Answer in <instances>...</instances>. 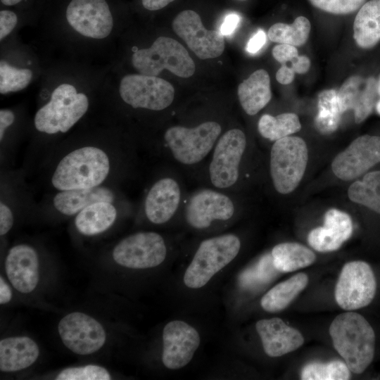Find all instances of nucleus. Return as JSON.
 I'll list each match as a JSON object with an SVG mask.
<instances>
[{
  "label": "nucleus",
  "instance_id": "obj_1",
  "mask_svg": "<svg viewBox=\"0 0 380 380\" xmlns=\"http://www.w3.org/2000/svg\"><path fill=\"white\" fill-rule=\"evenodd\" d=\"M111 170L110 155L96 146H84L65 154L56 164L51 177L58 191L101 186Z\"/></svg>",
  "mask_w": 380,
  "mask_h": 380
},
{
  "label": "nucleus",
  "instance_id": "obj_2",
  "mask_svg": "<svg viewBox=\"0 0 380 380\" xmlns=\"http://www.w3.org/2000/svg\"><path fill=\"white\" fill-rule=\"evenodd\" d=\"M334 346L355 374L362 373L371 364L375 350V334L360 314L348 311L337 315L329 327Z\"/></svg>",
  "mask_w": 380,
  "mask_h": 380
},
{
  "label": "nucleus",
  "instance_id": "obj_3",
  "mask_svg": "<svg viewBox=\"0 0 380 380\" xmlns=\"http://www.w3.org/2000/svg\"><path fill=\"white\" fill-rule=\"evenodd\" d=\"M88 108L89 100L84 94L77 93L71 84H62L53 91L50 101L37 111L35 128L48 134L67 132Z\"/></svg>",
  "mask_w": 380,
  "mask_h": 380
},
{
  "label": "nucleus",
  "instance_id": "obj_4",
  "mask_svg": "<svg viewBox=\"0 0 380 380\" xmlns=\"http://www.w3.org/2000/svg\"><path fill=\"white\" fill-rule=\"evenodd\" d=\"M132 63L139 73L150 76H157L166 69L176 76L187 78L196 69L186 49L177 40L163 36L150 47L135 51Z\"/></svg>",
  "mask_w": 380,
  "mask_h": 380
},
{
  "label": "nucleus",
  "instance_id": "obj_5",
  "mask_svg": "<svg viewBox=\"0 0 380 380\" xmlns=\"http://www.w3.org/2000/svg\"><path fill=\"white\" fill-rule=\"evenodd\" d=\"M240 248L239 239L232 234L204 240L184 273V284L191 289L203 287L235 258Z\"/></svg>",
  "mask_w": 380,
  "mask_h": 380
},
{
  "label": "nucleus",
  "instance_id": "obj_6",
  "mask_svg": "<svg viewBox=\"0 0 380 380\" xmlns=\"http://www.w3.org/2000/svg\"><path fill=\"white\" fill-rule=\"evenodd\" d=\"M305 141L286 137L274 142L270 151V170L274 189L281 194L292 192L301 181L308 163Z\"/></svg>",
  "mask_w": 380,
  "mask_h": 380
},
{
  "label": "nucleus",
  "instance_id": "obj_7",
  "mask_svg": "<svg viewBox=\"0 0 380 380\" xmlns=\"http://www.w3.org/2000/svg\"><path fill=\"white\" fill-rule=\"evenodd\" d=\"M221 132L219 123L207 121L191 128L171 127L165 132L164 139L177 161L191 165L207 156L215 147Z\"/></svg>",
  "mask_w": 380,
  "mask_h": 380
},
{
  "label": "nucleus",
  "instance_id": "obj_8",
  "mask_svg": "<svg viewBox=\"0 0 380 380\" xmlns=\"http://www.w3.org/2000/svg\"><path fill=\"white\" fill-rule=\"evenodd\" d=\"M376 281L370 265L355 260L347 262L339 274L335 299L343 310L352 311L368 305L374 299Z\"/></svg>",
  "mask_w": 380,
  "mask_h": 380
},
{
  "label": "nucleus",
  "instance_id": "obj_9",
  "mask_svg": "<svg viewBox=\"0 0 380 380\" xmlns=\"http://www.w3.org/2000/svg\"><path fill=\"white\" fill-rule=\"evenodd\" d=\"M122 100L134 108L159 111L173 101L175 89L167 81L157 76L129 74L120 82Z\"/></svg>",
  "mask_w": 380,
  "mask_h": 380
},
{
  "label": "nucleus",
  "instance_id": "obj_10",
  "mask_svg": "<svg viewBox=\"0 0 380 380\" xmlns=\"http://www.w3.org/2000/svg\"><path fill=\"white\" fill-rule=\"evenodd\" d=\"M246 146L245 134L239 129H231L218 139L209 165L210 179L215 187L225 189L236 183Z\"/></svg>",
  "mask_w": 380,
  "mask_h": 380
},
{
  "label": "nucleus",
  "instance_id": "obj_11",
  "mask_svg": "<svg viewBox=\"0 0 380 380\" xmlns=\"http://www.w3.org/2000/svg\"><path fill=\"white\" fill-rule=\"evenodd\" d=\"M167 248L163 238L153 232H141L120 241L113 251L114 260L131 269H146L161 264Z\"/></svg>",
  "mask_w": 380,
  "mask_h": 380
},
{
  "label": "nucleus",
  "instance_id": "obj_12",
  "mask_svg": "<svg viewBox=\"0 0 380 380\" xmlns=\"http://www.w3.org/2000/svg\"><path fill=\"white\" fill-rule=\"evenodd\" d=\"M65 18L77 33L95 39L109 36L114 25L107 0H69L65 8Z\"/></svg>",
  "mask_w": 380,
  "mask_h": 380
},
{
  "label": "nucleus",
  "instance_id": "obj_13",
  "mask_svg": "<svg viewBox=\"0 0 380 380\" xmlns=\"http://www.w3.org/2000/svg\"><path fill=\"white\" fill-rule=\"evenodd\" d=\"M172 28L201 59L217 58L224 51L223 34L205 29L199 15L192 10L179 13L172 22Z\"/></svg>",
  "mask_w": 380,
  "mask_h": 380
},
{
  "label": "nucleus",
  "instance_id": "obj_14",
  "mask_svg": "<svg viewBox=\"0 0 380 380\" xmlns=\"http://www.w3.org/2000/svg\"><path fill=\"white\" fill-rule=\"evenodd\" d=\"M59 335L64 345L78 355H89L99 350L106 342L103 326L82 312H72L58 324Z\"/></svg>",
  "mask_w": 380,
  "mask_h": 380
},
{
  "label": "nucleus",
  "instance_id": "obj_15",
  "mask_svg": "<svg viewBox=\"0 0 380 380\" xmlns=\"http://www.w3.org/2000/svg\"><path fill=\"white\" fill-rule=\"evenodd\" d=\"M380 162V137L362 135L339 153L331 163L334 175L344 181L354 179Z\"/></svg>",
  "mask_w": 380,
  "mask_h": 380
},
{
  "label": "nucleus",
  "instance_id": "obj_16",
  "mask_svg": "<svg viewBox=\"0 0 380 380\" xmlns=\"http://www.w3.org/2000/svg\"><path fill=\"white\" fill-rule=\"evenodd\" d=\"M234 210V205L229 196L206 189L196 191L190 197L185 215L191 227L203 229L210 227L215 220H229Z\"/></svg>",
  "mask_w": 380,
  "mask_h": 380
},
{
  "label": "nucleus",
  "instance_id": "obj_17",
  "mask_svg": "<svg viewBox=\"0 0 380 380\" xmlns=\"http://www.w3.org/2000/svg\"><path fill=\"white\" fill-rule=\"evenodd\" d=\"M200 336L192 326L182 320L168 322L163 329L162 360L170 369L184 367L200 344Z\"/></svg>",
  "mask_w": 380,
  "mask_h": 380
},
{
  "label": "nucleus",
  "instance_id": "obj_18",
  "mask_svg": "<svg viewBox=\"0 0 380 380\" xmlns=\"http://www.w3.org/2000/svg\"><path fill=\"white\" fill-rule=\"evenodd\" d=\"M378 82L374 77L365 79L355 75L348 77L341 85L338 97L342 113L353 110L357 123L364 121L376 104Z\"/></svg>",
  "mask_w": 380,
  "mask_h": 380
},
{
  "label": "nucleus",
  "instance_id": "obj_19",
  "mask_svg": "<svg viewBox=\"0 0 380 380\" xmlns=\"http://www.w3.org/2000/svg\"><path fill=\"white\" fill-rule=\"evenodd\" d=\"M5 269L13 286L19 292H32L39 281V258L36 251L27 244L12 247L6 258Z\"/></svg>",
  "mask_w": 380,
  "mask_h": 380
},
{
  "label": "nucleus",
  "instance_id": "obj_20",
  "mask_svg": "<svg viewBox=\"0 0 380 380\" xmlns=\"http://www.w3.org/2000/svg\"><path fill=\"white\" fill-rule=\"evenodd\" d=\"M353 222L348 214L331 208L324 215V226L310 231L308 236L310 246L322 253L338 249L353 233Z\"/></svg>",
  "mask_w": 380,
  "mask_h": 380
},
{
  "label": "nucleus",
  "instance_id": "obj_21",
  "mask_svg": "<svg viewBox=\"0 0 380 380\" xmlns=\"http://www.w3.org/2000/svg\"><path fill=\"white\" fill-rule=\"evenodd\" d=\"M181 190L171 177L156 181L148 190L144 201V212L148 220L156 224L170 220L178 209Z\"/></svg>",
  "mask_w": 380,
  "mask_h": 380
},
{
  "label": "nucleus",
  "instance_id": "obj_22",
  "mask_svg": "<svg viewBox=\"0 0 380 380\" xmlns=\"http://www.w3.org/2000/svg\"><path fill=\"white\" fill-rule=\"evenodd\" d=\"M255 327L264 351L270 357H279L294 351L304 343L299 331L278 317L260 319Z\"/></svg>",
  "mask_w": 380,
  "mask_h": 380
},
{
  "label": "nucleus",
  "instance_id": "obj_23",
  "mask_svg": "<svg viewBox=\"0 0 380 380\" xmlns=\"http://www.w3.org/2000/svg\"><path fill=\"white\" fill-rule=\"evenodd\" d=\"M37 344L27 336L6 338L0 341V369L17 372L32 365L37 359Z\"/></svg>",
  "mask_w": 380,
  "mask_h": 380
},
{
  "label": "nucleus",
  "instance_id": "obj_24",
  "mask_svg": "<svg viewBox=\"0 0 380 380\" xmlns=\"http://www.w3.org/2000/svg\"><path fill=\"white\" fill-rule=\"evenodd\" d=\"M114 200L113 191L101 185L87 189L59 191L53 197V205L61 213L73 215L94 203L113 202Z\"/></svg>",
  "mask_w": 380,
  "mask_h": 380
},
{
  "label": "nucleus",
  "instance_id": "obj_25",
  "mask_svg": "<svg viewBox=\"0 0 380 380\" xmlns=\"http://www.w3.org/2000/svg\"><path fill=\"white\" fill-rule=\"evenodd\" d=\"M240 104L249 115H254L270 101L272 92L268 72L260 69L253 72L238 87Z\"/></svg>",
  "mask_w": 380,
  "mask_h": 380
},
{
  "label": "nucleus",
  "instance_id": "obj_26",
  "mask_svg": "<svg viewBox=\"0 0 380 380\" xmlns=\"http://www.w3.org/2000/svg\"><path fill=\"white\" fill-rule=\"evenodd\" d=\"M117 209L113 202L99 201L80 211L75 217L77 231L85 236H94L108 229L117 218Z\"/></svg>",
  "mask_w": 380,
  "mask_h": 380
},
{
  "label": "nucleus",
  "instance_id": "obj_27",
  "mask_svg": "<svg viewBox=\"0 0 380 380\" xmlns=\"http://www.w3.org/2000/svg\"><path fill=\"white\" fill-rule=\"evenodd\" d=\"M353 37L363 49L372 48L380 41V0L361 6L354 20Z\"/></svg>",
  "mask_w": 380,
  "mask_h": 380
},
{
  "label": "nucleus",
  "instance_id": "obj_28",
  "mask_svg": "<svg viewBox=\"0 0 380 380\" xmlns=\"http://www.w3.org/2000/svg\"><path fill=\"white\" fill-rule=\"evenodd\" d=\"M308 283V275L303 272L298 273L268 291L262 296L260 305L269 312L281 311L305 288Z\"/></svg>",
  "mask_w": 380,
  "mask_h": 380
},
{
  "label": "nucleus",
  "instance_id": "obj_29",
  "mask_svg": "<svg viewBox=\"0 0 380 380\" xmlns=\"http://www.w3.org/2000/svg\"><path fill=\"white\" fill-rule=\"evenodd\" d=\"M271 255L276 269L281 272H290L312 265L315 254L306 246L294 242L281 243L272 250Z\"/></svg>",
  "mask_w": 380,
  "mask_h": 380
},
{
  "label": "nucleus",
  "instance_id": "obj_30",
  "mask_svg": "<svg viewBox=\"0 0 380 380\" xmlns=\"http://www.w3.org/2000/svg\"><path fill=\"white\" fill-rule=\"evenodd\" d=\"M348 198L380 214V170L368 172L348 189Z\"/></svg>",
  "mask_w": 380,
  "mask_h": 380
},
{
  "label": "nucleus",
  "instance_id": "obj_31",
  "mask_svg": "<svg viewBox=\"0 0 380 380\" xmlns=\"http://www.w3.org/2000/svg\"><path fill=\"white\" fill-rule=\"evenodd\" d=\"M258 129L264 138L276 141L300 131L301 125L298 115L293 113L275 117L265 114L258 121Z\"/></svg>",
  "mask_w": 380,
  "mask_h": 380
},
{
  "label": "nucleus",
  "instance_id": "obj_32",
  "mask_svg": "<svg viewBox=\"0 0 380 380\" xmlns=\"http://www.w3.org/2000/svg\"><path fill=\"white\" fill-rule=\"evenodd\" d=\"M338 91L327 89L318 96V113L315 119L317 129L322 134L334 132L340 122L342 115Z\"/></svg>",
  "mask_w": 380,
  "mask_h": 380
},
{
  "label": "nucleus",
  "instance_id": "obj_33",
  "mask_svg": "<svg viewBox=\"0 0 380 380\" xmlns=\"http://www.w3.org/2000/svg\"><path fill=\"white\" fill-rule=\"evenodd\" d=\"M310 31L309 20L299 16L291 25L278 23L272 25L268 30V37L274 42L299 46L306 42Z\"/></svg>",
  "mask_w": 380,
  "mask_h": 380
},
{
  "label": "nucleus",
  "instance_id": "obj_34",
  "mask_svg": "<svg viewBox=\"0 0 380 380\" xmlns=\"http://www.w3.org/2000/svg\"><path fill=\"white\" fill-rule=\"evenodd\" d=\"M350 372L346 362L338 360L312 362L303 368L300 376L303 380H347L350 379Z\"/></svg>",
  "mask_w": 380,
  "mask_h": 380
},
{
  "label": "nucleus",
  "instance_id": "obj_35",
  "mask_svg": "<svg viewBox=\"0 0 380 380\" xmlns=\"http://www.w3.org/2000/svg\"><path fill=\"white\" fill-rule=\"evenodd\" d=\"M32 72L28 68H17L4 61L0 63V93L18 91L31 82Z\"/></svg>",
  "mask_w": 380,
  "mask_h": 380
},
{
  "label": "nucleus",
  "instance_id": "obj_36",
  "mask_svg": "<svg viewBox=\"0 0 380 380\" xmlns=\"http://www.w3.org/2000/svg\"><path fill=\"white\" fill-rule=\"evenodd\" d=\"M278 270L274 265L271 255L263 256L253 267L244 271L240 277L243 286L249 287L270 281Z\"/></svg>",
  "mask_w": 380,
  "mask_h": 380
},
{
  "label": "nucleus",
  "instance_id": "obj_37",
  "mask_svg": "<svg viewBox=\"0 0 380 380\" xmlns=\"http://www.w3.org/2000/svg\"><path fill=\"white\" fill-rule=\"evenodd\" d=\"M110 375L103 367L94 365L68 367L61 371L57 380H109Z\"/></svg>",
  "mask_w": 380,
  "mask_h": 380
},
{
  "label": "nucleus",
  "instance_id": "obj_38",
  "mask_svg": "<svg viewBox=\"0 0 380 380\" xmlns=\"http://www.w3.org/2000/svg\"><path fill=\"white\" fill-rule=\"evenodd\" d=\"M315 7L334 14H348L357 10L366 0H309Z\"/></svg>",
  "mask_w": 380,
  "mask_h": 380
},
{
  "label": "nucleus",
  "instance_id": "obj_39",
  "mask_svg": "<svg viewBox=\"0 0 380 380\" xmlns=\"http://www.w3.org/2000/svg\"><path fill=\"white\" fill-rule=\"evenodd\" d=\"M17 14L9 9L0 11V39L3 40L15 28L18 23Z\"/></svg>",
  "mask_w": 380,
  "mask_h": 380
},
{
  "label": "nucleus",
  "instance_id": "obj_40",
  "mask_svg": "<svg viewBox=\"0 0 380 380\" xmlns=\"http://www.w3.org/2000/svg\"><path fill=\"white\" fill-rule=\"evenodd\" d=\"M272 56L276 61L283 65L288 61L292 62L298 56V51L294 46L279 44L273 48Z\"/></svg>",
  "mask_w": 380,
  "mask_h": 380
},
{
  "label": "nucleus",
  "instance_id": "obj_41",
  "mask_svg": "<svg viewBox=\"0 0 380 380\" xmlns=\"http://www.w3.org/2000/svg\"><path fill=\"white\" fill-rule=\"evenodd\" d=\"M13 225V215L10 207L4 202L0 203V234H7Z\"/></svg>",
  "mask_w": 380,
  "mask_h": 380
},
{
  "label": "nucleus",
  "instance_id": "obj_42",
  "mask_svg": "<svg viewBox=\"0 0 380 380\" xmlns=\"http://www.w3.org/2000/svg\"><path fill=\"white\" fill-rule=\"evenodd\" d=\"M266 42V34L262 30H259L248 42L246 51L251 54L259 51Z\"/></svg>",
  "mask_w": 380,
  "mask_h": 380
},
{
  "label": "nucleus",
  "instance_id": "obj_43",
  "mask_svg": "<svg viewBox=\"0 0 380 380\" xmlns=\"http://www.w3.org/2000/svg\"><path fill=\"white\" fill-rule=\"evenodd\" d=\"M240 19V16L236 13L227 15L220 27V32L223 35L232 34L238 26Z\"/></svg>",
  "mask_w": 380,
  "mask_h": 380
},
{
  "label": "nucleus",
  "instance_id": "obj_44",
  "mask_svg": "<svg viewBox=\"0 0 380 380\" xmlns=\"http://www.w3.org/2000/svg\"><path fill=\"white\" fill-rule=\"evenodd\" d=\"M15 120V115L13 111L8 109H1L0 110V141L4 137L6 129L11 125Z\"/></svg>",
  "mask_w": 380,
  "mask_h": 380
},
{
  "label": "nucleus",
  "instance_id": "obj_45",
  "mask_svg": "<svg viewBox=\"0 0 380 380\" xmlns=\"http://www.w3.org/2000/svg\"><path fill=\"white\" fill-rule=\"evenodd\" d=\"M294 72L292 68L288 67L286 64H283L276 73V79L280 84H290L294 79Z\"/></svg>",
  "mask_w": 380,
  "mask_h": 380
},
{
  "label": "nucleus",
  "instance_id": "obj_46",
  "mask_svg": "<svg viewBox=\"0 0 380 380\" xmlns=\"http://www.w3.org/2000/svg\"><path fill=\"white\" fill-rule=\"evenodd\" d=\"M292 69L299 74H304L310 67V61L305 56H298L292 62Z\"/></svg>",
  "mask_w": 380,
  "mask_h": 380
},
{
  "label": "nucleus",
  "instance_id": "obj_47",
  "mask_svg": "<svg viewBox=\"0 0 380 380\" xmlns=\"http://www.w3.org/2000/svg\"><path fill=\"white\" fill-rule=\"evenodd\" d=\"M175 0H141L143 7L151 11L163 8Z\"/></svg>",
  "mask_w": 380,
  "mask_h": 380
},
{
  "label": "nucleus",
  "instance_id": "obj_48",
  "mask_svg": "<svg viewBox=\"0 0 380 380\" xmlns=\"http://www.w3.org/2000/svg\"><path fill=\"white\" fill-rule=\"evenodd\" d=\"M12 297V292L8 284L2 277H0V304L8 303Z\"/></svg>",
  "mask_w": 380,
  "mask_h": 380
},
{
  "label": "nucleus",
  "instance_id": "obj_49",
  "mask_svg": "<svg viewBox=\"0 0 380 380\" xmlns=\"http://www.w3.org/2000/svg\"><path fill=\"white\" fill-rule=\"evenodd\" d=\"M23 1L24 0H0L2 5L8 7L16 6Z\"/></svg>",
  "mask_w": 380,
  "mask_h": 380
},
{
  "label": "nucleus",
  "instance_id": "obj_50",
  "mask_svg": "<svg viewBox=\"0 0 380 380\" xmlns=\"http://www.w3.org/2000/svg\"><path fill=\"white\" fill-rule=\"evenodd\" d=\"M376 110L377 113L380 115V100H379L376 104Z\"/></svg>",
  "mask_w": 380,
  "mask_h": 380
},
{
  "label": "nucleus",
  "instance_id": "obj_51",
  "mask_svg": "<svg viewBox=\"0 0 380 380\" xmlns=\"http://www.w3.org/2000/svg\"><path fill=\"white\" fill-rule=\"evenodd\" d=\"M377 90H378V94L380 96V78H379L378 84H377Z\"/></svg>",
  "mask_w": 380,
  "mask_h": 380
},
{
  "label": "nucleus",
  "instance_id": "obj_52",
  "mask_svg": "<svg viewBox=\"0 0 380 380\" xmlns=\"http://www.w3.org/2000/svg\"><path fill=\"white\" fill-rule=\"evenodd\" d=\"M241 1H243V0H241Z\"/></svg>",
  "mask_w": 380,
  "mask_h": 380
}]
</instances>
